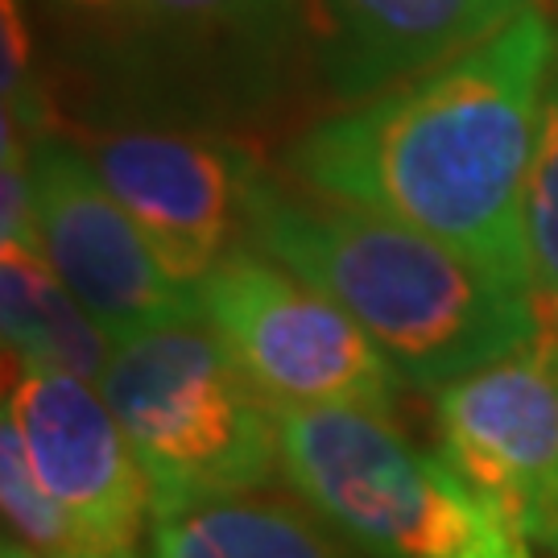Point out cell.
<instances>
[{"instance_id": "obj_19", "label": "cell", "mask_w": 558, "mask_h": 558, "mask_svg": "<svg viewBox=\"0 0 558 558\" xmlns=\"http://www.w3.org/2000/svg\"><path fill=\"white\" fill-rule=\"evenodd\" d=\"M83 4H100V0H83Z\"/></svg>"}, {"instance_id": "obj_13", "label": "cell", "mask_w": 558, "mask_h": 558, "mask_svg": "<svg viewBox=\"0 0 558 558\" xmlns=\"http://www.w3.org/2000/svg\"><path fill=\"white\" fill-rule=\"evenodd\" d=\"M141 41H166L170 50H228L232 59H257L286 46L302 0H100Z\"/></svg>"}, {"instance_id": "obj_18", "label": "cell", "mask_w": 558, "mask_h": 558, "mask_svg": "<svg viewBox=\"0 0 558 558\" xmlns=\"http://www.w3.org/2000/svg\"><path fill=\"white\" fill-rule=\"evenodd\" d=\"M0 558H29V555H21L17 546H9V542H4V550H0Z\"/></svg>"}, {"instance_id": "obj_16", "label": "cell", "mask_w": 558, "mask_h": 558, "mask_svg": "<svg viewBox=\"0 0 558 558\" xmlns=\"http://www.w3.org/2000/svg\"><path fill=\"white\" fill-rule=\"evenodd\" d=\"M456 558H534V546L521 538L518 530H500V534H493V538L468 546V550Z\"/></svg>"}, {"instance_id": "obj_4", "label": "cell", "mask_w": 558, "mask_h": 558, "mask_svg": "<svg viewBox=\"0 0 558 558\" xmlns=\"http://www.w3.org/2000/svg\"><path fill=\"white\" fill-rule=\"evenodd\" d=\"M281 476L336 534L373 558H456L509 530L442 456L389 414L356 405L278 410Z\"/></svg>"}, {"instance_id": "obj_7", "label": "cell", "mask_w": 558, "mask_h": 558, "mask_svg": "<svg viewBox=\"0 0 558 558\" xmlns=\"http://www.w3.org/2000/svg\"><path fill=\"white\" fill-rule=\"evenodd\" d=\"M41 260L112 343L199 319L195 290L161 269L133 216L104 186L80 141L46 129L29 141Z\"/></svg>"}, {"instance_id": "obj_10", "label": "cell", "mask_w": 558, "mask_h": 558, "mask_svg": "<svg viewBox=\"0 0 558 558\" xmlns=\"http://www.w3.org/2000/svg\"><path fill=\"white\" fill-rule=\"evenodd\" d=\"M538 0H302L323 92L352 108L500 34Z\"/></svg>"}, {"instance_id": "obj_17", "label": "cell", "mask_w": 558, "mask_h": 558, "mask_svg": "<svg viewBox=\"0 0 558 558\" xmlns=\"http://www.w3.org/2000/svg\"><path fill=\"white\" fill-rule=\"evenodd\" d=\"M71 558H141L137 550H83V555H71Z\"/></svg>"}, {"instance_id": "obj_5", "label": "cell", "mask_w": 558, "mask_h": 558, "mask_svg": "<svg viewBox=\"0 0 558 558\" xmlns=\"http://www.w3.org/2000/svg\"><path fill=\"white\" fill-rule=\"evenodd\" d=\"M199 319L278 410L356 405L389 414L401 373L348 311L240 240L195 286Z\"/></svg>"}, {"instance_id": "obj_3", "label": "cell", "mask_w": 558, "mask_h": 558, "mask_svg": "<svg viewBox=\"0 0 558 558\" xmlns=\"http://www.w3.org/2000/svg\"><path fill=\"white\" fill-rule=\"evenodd\" d=\"M100 393L149 476L158 518L269 493L278 480V405L203 319L166 323L117 343Z\"/></svg>"}, {"instance_id": "obj_1", "label": "cell", "mask_w": 558, "mask_h": 558, "mask_svg": "<svg viewBox=\"0 0 558 558\" xmlns=\"http://www.w3.org/2000/svg\"><path fill=\"white\" fill-rule=\"evenodd\" d=\"M558 29L538 4L418 80L311 124L302 191L410 223L530 294L525 179Z\"/></svg>"}, {"instance_id": "obj_11", "label": "cell", "mask_w": 558, "mask_h": 558, "mask_svg": "<svg viewBox=\"0 0 558 558\" xmlns=\"http://www.w3.org/2000/svg\"><path fill=\"white\" fill-rule=\"evenodd\" d=\"M154 558H373L336 534L302 500L278 493L207 500L161 513L149 534Z\"/></svg>"}, {"instance_id": "obj_9", "label": "cell", "mask_w": 558, "mask_h": 558, "mask_svg": "<svg viewBox=\"0 0 558 558\" xmlns=\"http://www.w3.org/2000/svg\"><path fill=\"white\" fill-rule=\"evenodd\" d=\"M4 410L17 418L34 476L83 550H137L154 534V488L100 385L50 364L4 356Z\"/></svg>"}, {"instance_id": "obj_2", "label": "cell", "mask_w": 558, "mask_h": 558, "mask_svg": "<svg viewBox=\"0 0 558 558\" xmlns=\"http://www.w3.org/2000/svg\"><path fill=\"white\" fill-rule=\"evenodd\" d=\"M244 240L348 311L401 380L442 389L538 339L534 302L410 223L265 170L248 182Z\"/></svg>"}, {"instance_id": "obj_15", "label": "cell", "mask_w": 558, "mask_h": 558, "mask_svg": "<svg viewBox=\"0 0 558 558\" xmlns=\"http://www.w3.org/2000/svg\"><path fill=\"white\" fill-rule=\"evenodd\" d=\"M0 505H4V542L29 558H71L83 555L80 534L62 509L46 497L34 476V463L17 430V418L4 410L0 418Z\"/></svg>"}, {"instance_id": "obj_6", "label": "cell", "mask_w": 558, "mask_h": 558, "mask_svg": "<svg viewBox=\"0 0 558 558\" xmlns=\"http://www.w3.org/2000/svg\"><path fill=\"white\" fill-rule=\"evenodd\" d=\"M439 456L509 530L558 558V348L534 339L435 389Z\"/></svg>"}, {"instance_id": "obj_8", "label": "cell", "mask_w": 558, "mask_h": 558, "mask_svg": "<svg viewBox=\"0 0 558 558\" xmlns=\"http://www.w3.org/2000/svg\"><path fill=\"white\" fill-rule=\"evenodd\" d=\"M104 186L133 216L170 278L195 290L244 236L248 182L260 166L207 129L124 124L80 137Z\"/></svg>"}, {"instance_id": "obj_12", "label": "cell", "mask_w": 558, "mask_h": 558, "mask_svg": "<svg viewBox=\"0 0 558 558\" xmlns=\"http://www.w3.org/2000/svg\"><path fill=\"white\" fill-rule=\"evenodd\" d=\"M0 311L4 356L50 364L100 385L117 343L96 327L38 253L0 244Z\"/></svg>"}, {"instance_id": "obj_14", "label": "cell", "mask_w": 558, "mask_h": 558, "mask_svg": "<svg viewBox=\"0 0 558 558\" xmlns=\"http://www.w3.org/2000/svg\"><path fill=\"white\" fill-rule=\"evenodd\" d=\"M525 253L538 339L558 348V59L542 96L538 137L525 179Z\"/></svg>"}]
</instances>
